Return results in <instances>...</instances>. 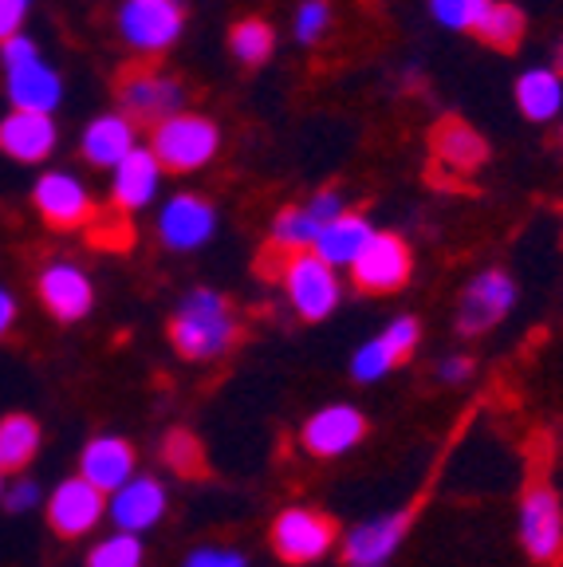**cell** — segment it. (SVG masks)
<instances>
[{
	"label": "cell",
	"instance_id": "cell-18",
	"mask_svg": "<svg viewBox=\"0 0 563 567\" xmlns=\"http://www.w3.org/2000/svg\"><path fill=\"white\" fill-rule=\"evenodd\" d=\"M170 508V493L158 477L150 473H134L119 493L106 496V516L115 524V532H131V536H142L154 524L166 516Z\"/></svg>",
	"mask_w": 563,
	"mask_h": 567
},
{
	"label": "cell",
	"instance_id": "cell-24",
	"mask_svg": "<svg viewBox=\"0 0 563 567\" xmlns=\"http://www.w3.org/2000/svg\"><path fill=\"white\" fill-rule=\"evenodd\" d=\"M512 99L529 123H555L563 118V75L552 68H524L512 83Z\"/></svg>",
	"mask_w": 563,
	"mask_h": 567
},
{
	"label": "cell",
	"instance_id": "cell-3",
	"mask_svg": "<svg viewBox=\"0 0 563 567\" xmlns=\"http://www.w3.org/2000/svg\"><path fill=\"white\" fill-rule=\"evenodd\" d=\"M146 146L166 174H197L221 154V123L202 111H177L150 131Z\"/></svg>",
	"mask_w": 563,
	"mask_h": 567
},
{
	"label": "cell",
	"instance_id": "cell-36",
	"mask_svg": "<svg viewBox=\"0 0 563 567\" xmlns=\"http://www.w3.org/2000/svg\"><path fill=\"white\" fill-rule=\"evenodd\" d=\"M182 567H248V559L237 548H197L185 556Z\"/></svg>",
	"mask_w": 563,
	"mask_h": 567
},
{
	"label": "cell",
	"instance_id": "cell-1",
	"mask_svg": "<svg viewBox=\"0 0 563 567\" xmlns=\"http://www.w3.org/2000/svg\"><path fill=\"white\" fill-rule=\"evenodd\" d=\"M237 308L217 288H190L170 316V343L185 363H217L237 347Z\"/></svg>",
	"mask_w": 563,
	"mask_h": 567
},
{
	"label": "cell",
	"instance_id": "cell-16",
	"mask_svg": "<svg viewBox=\"0 0 563 567\" xmlns=\"http://www.w3.org/2000/svg\"><path fill=\"white\" fill-rule=\"evenodd\" d=\"M418 339H422V323L414 316H398L390 319L379 336H370L367 343L355 347L351 354V379L370 386V382H382L395 367H402L410 354H414Z\"/></svg>",
	"mask_w": 563,
	"mask_h": 567
},
{
	"label": "cell",
	"instance_id": "cell-6",
	"mask_svg": "<svg viewBox=\"0 0 563 567\" xmlns=\"http://www.w3.org/2000/svg\"><path fill=\"white\" fill-rule=\"evenodd\" d=\"M268 540H273V551L291 567H308L327 559L339 540H344V532L339 524L331 520L327 513L308 505H291L284 513H276L273 528H268Z\"/></svg>",
	"mask_w": 563,
	"mask_h": 567
},
{
	"label": "cell",
	"instance_id": "cell-4",
	"mask_svg": "<svg viewBox=\"0 0 563 567\" xmlns=\"http://www.w3.org/2000/svg\"><path fill=\"white\" fill-rule=\"evenodd\" d=\"M516 536L532 564L540 567L563 564V505H560V493H555L544 473H532L524 493H520Z\"/></svg>",
	"mask_w": 563,
	"mask_h": 567
},
{
	"label": "cell",
	"instance_id": "cell-8",
	"mask_svg": "<svg viewBox=\"0 0 563 567\" xmlns=\"http://www.w3.org/2000/svg\"><path fill=\"white\" fill-rule=\"evenodd\" d=\"M119 111L131 118L134 126H154L174 118L177 111H185V87L177 75L162 68H131L119 80Z\"/></svg>",
	"mask_w": 563,
	"mask_h": 567
},
{
	"label": "cell",
	"instance_id": "cell-37",
	"mask_svg": "<svg viewBox=\"0 0 563 567\" xmlns=\"http://www.w3.org/2000/svg\"><path fill=\"white\" fill-rule=\"evenodd\" d=\"M469 374H473V359H469V354H446V359H441L438 363V379L441 382H449V386H458V382H465Z\"/></svg>",
	"mask_w": 563,
	"mask_h": 567
},
{
	"label": "cell",
	"instance_id": "cell-26",
	"mask_svg": "<svg viewBox=\"0 0 563 567\" xmlns=\"http://www.w3.org/2000/svg\"><path fill=\"white\" fill-rule=\"evenodd\" d=\"M40 422L32 414H4L0 417V473L20 477L40 453Z\"/></svg>",
	"mask_w": 563,
	"mask_h": 567
},
{
	"label": "cell",
	"instance_id": "cell-32",
	"mask_svg": "<svg viewBox=\"0 0 563 567\" xmlns=\"http://www.w3.org/2000/svg\"><path fill=\"white\" fill-rule=\"evenodd\" d=\"M489 4L493 0H430V17L446 32H477Z\"/></svg>",
	"mask_w": 563,
	"mask_h": 567
},
{
	"label": "cell",
	"instance_id": "cell-34",
	"mask_svg": "<svg viewBox=\"0 0 563 567\" xmlns=\"http://www.w3.org/2000/svg\"><path fill=\"white\" fill-rule=\"evenodd\" d=\"M40 501H44V488L35 485L32 477H24V473H20V477H12L9 485H4V496H0V505L9 508V513H17V516L32 513Z\"/></svg>",
	"mask_w": 563,
	"mask_h": 567
},
{
	"label": "cell",
	"instance_id": "cell-11",
	"mask_svg": "<svg viewBox=\"0 0 563 567\" xmlns=\"http://www.w3.org/2000/svg\"><path fill=\"white\" fill-rule=\"evenodd\" d=\"M418 508H422V501H414V505H406V508H395V513L370 516V520L355 524L351 532H344V540H339L344 564L347 567H387L390 559L398 556V548L406 544L410 528H414Z\"/></svg>",
	"mask_w": 563,
	"mask_h": 567
},
{
	"label": "cell",
	"instance_id": "cell-41",
	"mask_svg": "<svg viewBox=\"0 0 563 567\" xmlns=\"http://www.w3.org/2000/svg\"><path fill=\"white\" fill-rule=\"evenodd\" d=\"M560 142H563V123H560Z\"/></svg>",
	"mask_w": 563,
	"mask_h": 567
},
{
	"label": "cell",
	"instance_id": "cell-13",
	"mask_svg": "<svg viewBox=\"0 0 563 567\" xmlns=\"http://www.w3.org/2000/svg\"><path fill=\"white\" fill-rule=\"evenodd\" d=\"M367 434L370 422L359 406H351V402H327V406H319L308 422L299 425V445H304L308 457L335 461L359 450L367 442Z\"/></svg>",
	"mask_w": 563,
	"mask_h": 567
},
{
	"label": "cell",
	"instance_id": "cell-9",
	"mask_svg": "<svg viewBox=\"0 0 563 567\" xmlns=\"http://www.w3.org/2000/svg\"><path fill=\"white\" fill-rule=\"evenodd\" d=\"M516 296H520V288H516V280H512V272H504V268H484V272H477L473 280L461 288L453 323H458V331L465 339L489 336V331L501 328L504 319L512 316Z\"/></svg>",
	"mask_w": 563,
	"mask_h": 567
},
{
	"label": "cell",
	"instance_id": "cell-33",
	"mask_svg": "<svg viewBox=\"0 0 563 567\" xmlns=\"http://www.w3.org/2000/svg\"><path fill=\"white\" fill-rule=\"evenodd\" d=\"M162 461H166L174 473H202V445L194 434L174 430V434L162 442Z\"/></svg>",
	"mask_w": 563,
	"mask_h": 567
},
{
	"label": "cell",
	"instance_id": "cell-30",
	"mask_svg": "<svg viewBox=\"0 0 563 567\" xmlns=\"http://www.w3.org/2000/svg\"><path fill=\"white\" fill-rule=\"evenodd\" d=\"M142 564H146V548H142V536H131V532H106L88 551V567H142Z\"/></svg>",
	"mask_w": 563,
	"mask_h": 567
},
{
	"label": "cell",
	"instance_id": "cell-7",
	"mask_svg": "<svg viewBox=\"0 0 563 567\" xmlns=\"http://www.w3.org/2000/svg\"><path fill=\"white\" fill-rule=\"evenodd\" d=\"M115 32L134 55H166L185 32L182 0H119Z\"/></svg>",
	"mask_w": 563,
	"mask_h": 567
},
{
	"label": "cell",
	"instance_id": "cell-27",
	"mask_svg": "<svg viewBox=\"0 0 563 567\" xmlns=\"http://www.w3.org/2000/svg\"><path fill=\"white\" fill-rule=\"evenodd\" d=\"M319 233H324V221H319L316 213L308 209V202L284 205V209L273 217L268 245H273L280 257H291V252H311Z\"/></svg>",
	"mask_w": 563,
	"mask_h": 567
},
{
	"label": "cell",
	"instance_id": "cell-5",
	"mask_svg": "<svg viewBox=\"0 0 563 567\" xmlns=\"http://www.w3.org/2000/svg\"><path fill=\"white\" fill-rule=\"evenodd\" d=\"M280 280L284 296H288L291 311H296L304 323H324L335 316V308L344 303V280L331 265L316 257V252H291L280 260Z\"/></svg>",
	"mask_w": 563,
	"mask_h": 567
},
{
	"label": "cell",
	"instance_id": "cell-22",
	"mask_svg": "<svg viewBox=\"0 0 563 567\" xmlns=\"http://www.w3.org/2000/svg\"><path fill=\"white\" fill-rule=\"evenodd\" d=\"M134 473H139V453H134V445L119 434H99L83 445L80 473H75V477H83L103 496H111V493H119Z\"/></svg>",
	"mask_w": 563,
	"mask_h": 567
},
{
	"label": "cell",
	"instance_id": "cell-21",
	"mask_svg": "<svg viewBox=\"0 0 563 567\" xmlns=\"http://www.w3.org/2000/svg\"><path fill=\"white\" fill-rule=\"evenodd\" d=\"M60 146V126L52 115H28L9 111L0 118V154L20 166H44Z\"/></svg>",
	"mask_w": 563,
	"mask_h": 567
},
{
	"label": "cell",
	"instance_id": "cell-2",
	"mask_svg": "<svg viewBox=\"0 0 563 567\" xmlns=\"http://www.w3.org/2000/svg\"><path fill=\"white\" fill-rule=\"evenodd\" d=\"M0 75H4V95H9L12 111L55 118L63 95H68L63 91V75L44 60L40 44L28 32L0 44Z\"/></svg>",
	"mask_w": 563,
	"mask_h": 567
},
{
	"label": "cell",
	"instance_id": "cell-19",
	"mask_svg": "<svg viewBox=\"0 0 563 567\" xmlns=\"http://www.w3.org/2000/svg\"><path fill=\"white\" fill-rule=\"evenodd\" d=\"M139 146H142L139 126H134L119 106L88 118V126H83V134H80V158L88 162L91 169H106V174H111L126 154L139 151Z\"/></svg>",
	"mask_w": 563,
	"mask_h": 567
},
{
	"label": "cell",
	"instance_id": "cell-29",
	"mask_svg": "<svg viewBox=\"0 0 563 567\" xmlns=\"http://www.w3.org/2000/svg\"><path fill=\"white\" fill-rule=\"evenodd\" d=\"M229 52L245 68H260L276 52V28L265 17H245L229 28Z\"/></svg>",
	"mask_w": 563,
	"mask_h": 567
},
{
	"label": "cell",
	"instance_id": "cell-23",
	"mask_svg": "<svg viewBox=\"0 0 563 567\" xmlns=\"http://www.w3.org/2000/svg\"><path fill=\"white\" fill-rule=\"evenodd\" d=\"M430 154L438 166L453 169V174H473V169H481L489 162V142L465 118L446 115L430 131Z\"/></svg>",
	"mask_w": 563,
	"mask_h": 567
},
{
	"label": "cell",
	"instance_id": "cell-10",
	"mask_svg": "<svg viewBox=\"0 0 563 567\" xmlns=\"http://www.w3.org/2000/svg\"><path fill=\"white\" fill-rule=\"evenodd\" d=\"M32 209L48 229H83L95 221V194L75 169H44L32 182Z\"/></svg>",
	"mask_w": 563,
	"mask_h": 567
},
{
	"label": "cell",
	"instance_id": "cell-14",
	"mask_svg": "<svg viewBox=\"0 0 563 567\" xmlns=\"http://www.w3.org/2000/svg\"><path fill=\"white\" fill-rule=\"evenodd\" d=\"M347 272H351L355 288L367 296L402 292L406 284H410V276H414V252H410V245L398 233L379 229Z\"/></svg>",
	"mask_w": 563,
	"mask_h": 567
},
{
	"label": "cell",
	"instance_id": "cell-15",
	"mask_svg": "<svg viewBox=\"0 0 563 567\" xmlns=\"http://www.w3.org/2000/svg\"><path fill=\"white\" fill-rule=\"evenodd\" d=\"M35 296L44 311L60 323H80L95 308V284L91 272L75 260H48L35 276Z\"/></svg>",
	"mask_w": 563,
	"mask_h": 567
},
{
	"label": "cell",
	"instance_id": "cell-12",
	"mask_svg": "<svg viewBox=\"0 0 563 567\" xmlns=\"http://www.w3.org/2000/svg\"><path fill=\"white\" fill-rule=\"evenodd\" d=\"M221 213L217 205L205 194L194 189H182V194H170L158 205V217H154V233L170 252H197L217 237Z\"/></svg>",
	"mask_w": 563,
	"mask_h": 567
},
{
	"label": "cell",
	"instance_id": "cell-38",
	"mask_svg": "<svg viewBox=\"0 0 563 567\" xmlns=\"http://www.w3.org/2000/svg\"><path fill=\"white\" fill-rule=\"evenodd\" d=\"M17 319H20V303H17V296L0 284V339L4 336H12V328H17Z\"/></svg>",
	"mask_w": 563,
	"mask_h": 567
},
{
	"label": "cell",
	"instance_id": "cell-20",
	"mask_svg": "<svg viewBox=\"0 0 563 567\" xmlns=\"http://www.w3.org/2000/svg\"><path fill=\"white\" fill-rule=\"evenodd\" d=\"M166 169L158 166V158L150 154V146L142 142L139 151L126 154L115 169H111V205L119 213H142L158 202Z\"/></svg>",
	"mask_w": 563,
	"mask_h": 567
},
{
	"label": "cell",
	"instance_id": "cell-39",
	"mask_svg": "<svg viewBox=\"0 0 563 567\" xmlns=\"http://www.w3.org/2000/svg\"><path fill=\"white\" fill-rule=\"evenodd\" d=\"M547 68L560 71V75H563V32L555 35V44H552V63H547Z\"/></svg>",
	"mask_w": 563,
	"mask_h": 567
},
{
	"label": "cell",
	"instance_id": "cell-28",
	"mask_svg": "<svg viewBox=\"0 0 563 567\" xmlns=\"http://www.w3.org/2000/svg\"><path fill=\"white\" fill-rule=\"evenodd\" d=\"M473 35L481 44L493 48V52H516L520 40L529 35V17H524L516 4H509V0H493V4L484 9Z\"/></svg>",
	"mask_w": 563,
	"mask_h": 567
},
{
	"label": "cell",
	"instance_id": "cell-31",
	"mask_svg": "<svg viewBox=\"0 0 563 567\" xmlns=\"http://www.w3.org/2000/svg\"><path fill=\"white\" fill-rule=\"evenodd\" d=\"M331 32V4L327 0H299L291 12V40L304 48L324 44V35Z\"/></svg>",
	"mask_w": 563,
	"mask_h": 567
},
{
	"label": "cell",
	"instance_id": "cell-25",
	"mask_svg": "<svg viewBox=\"0 0 563 567\" xmlns=\"http://www.w3.org/2000/svg\"><path fill=\"white\" fill-rule=\"evenodd\" d=\"M375 225L362 217V213L347 209L344 217H335L331 225H324V233L316 237V252L324 265H331L335 272H344V268H351L355 260H359V252L370 245V237H375Z\"/></svg>",
	"mask_w": 563,
	"mask_h": 567
},
{
	"label": "cell",
	"instance_id": "cell-17",
	"mask_svg": "<svg viewBox=\"0 0 563 567\" xmlns=\"http://www.w3.org/2000/svg\"><path fill=\"white\" fill-rule=\"evenodd\" d=\"M48 524L63 540H80L88 532H95L106 520V496L83 477H68L48 493L44 501Z\"/></svg>",
	"mask_w": 563,
	"mask_h": 567
},
{
	"label": "cell",
	"instance_id": "cell-40",
	"mask_svg": "<svg viewBox=\"0 0 563 567\" xmlns=\"http://www.w3.org/2000/svg\"><path fill=\"white\" fill-rule=\"evenodd\" d=\"M0 496H4V473H0Z\"/></svg>",
	"mask_w": 563,
	"mask_h": 567
},
{
	"label": "cell",
	"instance_id": "cell-35",
	"mask_svg": "<svg viewBox=\"0 0 563 567\" xmlns=\"http://www.w3.org/2000/svg\"><path fill=\"white\" fill-rule=\"evenodd\" d=\"M32 9H35V0H0V44L24 32Z\"/></svg>",
	"mask_w": 563,
	"mask_h": 567
}]
</instances>
